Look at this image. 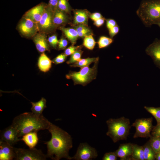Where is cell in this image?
Here are the masks:
<instances>
[{
    "instance_id": "cell-21",
    "label": "cell",
    "mask_w": 160,
    "mask_h": 160,
    "mask_svg": "<svg viewBox=\"0 0 160 160\" xmlns=\"http://www.w3.org/2000/svg\"><path fill=\"white\" fill-rule=\"evenodd\" d=\"M59 29L71 42L72 45H74L76 43L79 37L78 33L76 30L73 28H66L63 26L60 27Z\"/></svg>"
},
{
    "instance_id": "cell-23",
    "label": "cell",
    "mask_w": 160,
    "mask_h": 160,
    "mask_svg": "<svg viewBox=\"0 0 160 160\" xmlns=\"http://www.w3.org/2000/svg\"><path fill=\"white\" fill-rule=\"evenodd\" d=\"M131 159L134 160H145L143 146L133 144V150Z\"/></svg>"
},
{
    "instance_id": "cell-9",
    "label": "cell",
    "mask_w": 160,
    "mask_h": 160,
    "mask_svg": "<svg viewBox=\"0 0 160 160\" xmlns=\"http://www.w3.org/2000/svg\"><path fill=\"white\" fill-rule=\"evenodd\" d=\"M17 28L21 34L27 38L33 37L39 32L37 23L24 17L19 23Z\"/></svg>"
},
{
    "instance_id": "cell-37",
    "label": "cell",
    "mask_w": 160,
    "mask_h": 160,
    "mask_svg": "<svg viewBox=\"0 0 160 160\" xmlns=\"http://www.w3.org/2000/svg\"><path fill=\"white\" fill-rule=\"evenodd\" d=\"M151 133L152 136L160 137V123H157L156 126L153 127Z\"/></svg>"
},
{
    "instance_id": "cell-25",
    "label": "cell",
    "mask_w": 160,
    "mask_h": 160,
    "mask_svg": "<svg viewBox=\"0 0 160 160\" xmlns=\"http://www.w3.org/2000/svg\"><path fill=\"white\" fill-rule=\"evenodd\" d=\"M98 57L89 58L81 59L79 61L71 65L70 66L72 67H79L81 68L88 66L92 63H95L99 61Z\"/></svg>"
},
{
    "instance_id": "cell-33",
    "label": "cell",
    "mask_w": 160,
    "mask_h": 160,
    "mask_svg": "<svg viewBox=\"0 0 160 160\" xmlns=\"http://www.w3.org/2000/svg\"><path fill=\"white\" fill-rule=\"evenodd\" d=\"M47 40L49 44L52 47L54 48H56L59 40L56 35H53L49 36Z\"/></svg>"
},
{
    "instance_id": "cell-13",
    "label": "cell",
    "mask_w": 160,
    "mask_h": 160,
    "mask_svg": "<svg viewBox=\"0 0 160 160\" xmlns=\"http://www.w3.org/2000/svg\"><path fill=\"white\" fill-rule=\"evenodd\" d=\"M146 54L153 60L156 65L160 69V39H156L145 50Z\"/></svg>"
},
{
    "instance_id": "cell-40",
    "label": "cell",
    "mask_w": 160,
    "mask_h": 160,
    "mask_svg": "<svg viewBox=\"0 0 160 160\" xmlns=\"http://www.w3.org/2000/svg\"><path fill=\"white\" fill-rule=\"evenodd\" d=\"M105 20H106V27L108 30L117 25L116 22L113 19H108Z\"/></svg>"
},
{
    "instance_id": "cell-6",
    "label": "cell",
    "mask_w": 160,
    "mask_h": 160,
    "mask_svg": "<svg viewBox=\"0 0 160 160\" xmlns=\"http://www.w3.org/2000/svg\"><path fill=\"white\" fill-rule=\"evenodd\" d=\"M152 121V117L136 119L132 125L136 129L133 137H150L151 135V133L153 127Z\"/></svg>"
},
{
    "instance_id": "cell-32",
    "label": "cell",
    "mask_w": 160,
    "mask_h": 160,
    "mask_svg": "<svg viewBox=\"0 0 160 160\" xmlns=\"http://www.w3.org/2000/svg\"><path fill=\"white\" fill-rule=\"evenodd\" d=\"M73 28L77 32H86L92 34V31L88 26L82 24L78 25H75Z\"/></svg>"
},
{
    "instance_id": "cell-16",
    "label": "cell",
    "mask_w": 160,
    "mask_h": 160,
    "mask_svg": "<svg viewBox=\"0 0 160 160\" xmlns=\"http://www.w3.org/2000/svg\"><path fill=\"white\" fill-rule=\"evenodd\" d=\"M132 150L133 144L128 143L120 144L115 152L120 160H125L131 159Z\"/></svg>"
},
{
    "instance_id": "cell-26",
    "label": "cell",
    "mask_w": 160,
    "mask_h": 160,
    "mask_svg": "<svg viewBox=\"0 0 160 160\" xmlns=\"http://www.w3.org/2000/svg\"><path fill=\"white\" fill-rule=\"evenodd\" d=\"M96 43L92 34L89 35L84 37L83 45L88 49L92 50L94 48Z\"/></svg>"
},
{
    "instance_id": "cell-14",
    "label": "cell",
    "mask_w": 160,
    "mask_h": 160,
    "mask_svg": "<svg viewBox=\"0 0 160 160\" xmlns=\"http://www.w3.org/2000/svg\"><path fill=\"white\" fill-rule=\"evenodd\" d=\"M15 154L14 147L7 143L0 140V160L14 159Z\"/></svg>"
},
{
    "instance_id": "cell-39",
    "label": "cell",
    "mask_w": 160,
    "mask_h": 160,
    "mask_svg": "<svg viewBox=\"0 0 160 160\" xmlns=\"http://www.w3.org/2000/svg\"><path fill=\"white\" fill-rule=\"evenodd\" d=\"M108 30L109 35L111 38H112L118 33L119 28L118 25H117Z\"/></svg>"
},
{
    "instance_id": "cell-41",
    "label": "cell",
    "mask_w": 160,
    "mask_h": 160,
    "mask_svg": "<svg viewBox=\"0 0 160 160\" xmlns=\"http://www.w3.org/2000/svg\"><path fill=\"white\" fill-rule=\"evenodd\" d=\"M89 17L92 20L95 21L103 17L100 13L96 12L90 14Z\"/></svg>"
},
{
    "instance_id": "cell-19",
    "label": "cell",
    "mask_w": 160,
    "mask_h": 160,
    "mask_svg": "<svg viewBox=\"0 0 160 160\" xmlns=\"http://www.w3.org/2000/svg\"><path fill=\"white\" fill-rule=\"evenodd\" d=\"M37 132L33 131L27 133L22 136L20 140L24 142L29 148H34L39 140Z\"/></svg>"
},
{
    "instance_id": "cell-28",
    "label": "cell",
    "mask_w": 160,
    "mask_h": 160,
    "mask_svg": "<svg viewBox=\"0 0 160 160\" xmlns=\"http://www.w3.org/2000/svg\"><path fill=\"white\" fill-rule=\"evenodd\" d=\"M57 8L67 14L70 13L71 10L68 0H59Z\"/></svg>"
},
{
    "instance_id": "cell-36",
    "label": "cell",
    "mask_w": 160,
    "mask_h": 160,
    "mask_svg": "<svg viewBox=\"0 0 160 160\" xmlns=\"http://www.w3.org/2000/svg\"><path fill=\"white\" fill-rule=\"evenodd\" d=\"M117 156L115 152H110L105 153L103 158V160H116Z\"/></svg>"
},
{
    "instance_id": "cell-2",
    "label": "cell",
    "mask_w": 160,
    "mask_h": 160,
    "mask_svg": "<svg viewBox=\"0 0 160 160\" xmlns=\"http://www.w3.org/2000/svg\"><path fill=\"white\" fill-rule=\"evenodd\" d=\"M50 122L42 114L39 116L26 112L15 117L11 125L17 130L19 137L31 132L47 129Z\"/></svg>"
},
{
    "instance_id": "cell-11",
    "label": "cell",
    "mask_w": 160,
    "mask_h": 160,
    "mask_svg": "<svg viewBox=\"0 0 160 160\" xmlns=\"http://www.w3.org/2000/svg\"><path fill=\"white\" fill-rule=\"evenodd\" d=\"M18 137L17 130L12 125L1 132L0 140L12 146L20 140Z\"/></svg>"
},
{
    "instance_id": "cell-4",
    "label": "cell",
    "mask_w": 160,
    "mask_h": 160,
    "mask_svg": "<svg viewBox=\"0 0 160 160\" xmlns=\"http://www.w3.org/2000/svg\"><path fill=\"white\" fill-rule=\"evenodd\" d=\"M106 123L108 127L106 134L114 143L126 139L131 128L129 119L124 116L118 119L110 118L106 121Z\"/></svg>"
},
{
    "instance_id": "cell-20",
    "label": "cell",
    "mask_w": 160,
    "mask_h": 160,
    "mask_svg": "<svg viewBox=\"0 0 160 160\" xmlns=\"http://www.w3.org/2000/svg\"><path fill=\"white\" fill-rule=\"evenodd\" d=\"M52 61L44 52L40 55L38 62V65L40 70L46 72L49 70L52 67Z\"/></svg>"
},
{
    "instance_id": "cell-12",
    "label": "cell",
    "mask_w": 160,
    "mask_h": 160,
    "mask_svg": "<svg viewBox=\"0 0 160 160\" xmlns=\"http://www.w3.org/2000/svg\"><path fill=\"white\" fill-rule=\"evenodd\" d=\"M47 4L41 3L27 11L23 17L38 23L40 20Z\"/></svg>"
},
{
    "instance_id": "cell-44",
    "label": "cell",
    "mask_w": 160,
    "mask_h": 160,
    "mask_svg": "<svg viewBox=\"0 0 160 160\" xmlns=\"http://www.w3.org/2000/svg\"><path fill=\"white\" fill-rule=\"evenodd\" d=\"M155 159L160 160V151L156 153Z\"/></svg>"
},
{
    "instance_id": "cell-17",
    "label": "cell",
    "mask_w": 160,
    "mask_h": 160,
    "mask_svg": "<svg viewBox=\"0 0 160 160\" xmlns=\"http://www.w3.org/2000/svg\"><path fill=\"white\" fill-rule=\"evenodd\" d=\"M73 12V23L75 25L82 24L88 26V18L90 14L88 11L85 9H75Z\"/></svg>"
},
{
    "instance_id": "cell-15",
    "label": "cell",
    "mask_w": 160,
    "mask_h": 160,
    "mask_svg": "<svg viewBox=\"0 0 160 160\" xmlns=\"http://www.w3.org/2000/svg\"><path fill=\"white\" fill-rule=\"evenodd\" d=\"M46 34L39 32L33 37V41L37 50L44 53L49 50V44Z\"/></svg>"
},
{
    "instance_id": "cell-10",
    "label": "cell",
    "mask_w": 160,
    "mask_h": 160,
    "mask_svg": "<svg viewBox=\"0 0 160 160\" xmlns=\"http://www.w3.org/2000/svg\"><path fill=\"white\" fill-rule=\"evenodd\" d=\"M98 154L96 149L87 143H81L79 145L75 155L72 159L90 160L95 159Z\"/></svg>"
},
{
    "instance_id": "cell-3",
    "label": "cell",
    "mask_w": 160,
    "mask_h": 160,
    "mask_svg": "<svg viewBox=\"0 0 160 160\" xmlns=\"http://www.w3.org/2000/svg\"><path fill=\"white\" fill-rule=\"evenodd\" d=\"M136 14L146 27L160 22V0H143Z\"/></svg>"
},
{
    "instance_id": "cell-1",
    "label": "cell",
    "mask_w": 160,
    "mask_h": 160,
    "mask_svg": "<svg viewBox=\"0 0 160 160\" xmlns=\"http://www.w3.org/2000/svg\"><path fill=\"white\" fill-rule=\"evenodd\" d=\"M51 135L49 141L45 142L47 145V158L53 160H59L63 158L71 160L69 155V150L73 147L71 136L66 132L50 122L47 129Z\"/></svg>"
},
{
    "instance_id": "cell-30",
    "label": "cell",
    "mask_w": 160,
    "mask_h": 160,
    "mask_svg": "<svg viewBox=\"0 0 160 160\" xmlns=\"http://www.w3.org/2000/svg\"><path fill=\"white\" fill-rule=\"evenodd\" d=\"M83 51L79 48L71 55L70 59L66 63L68 64H73L79 61L81 59Z\"/></svg>"
},
{
    "instance_id": "cell-8",
    "label": "cell",
    "mask_w": 160,
    "mask_h": 160,
    "mask_svg": "<svg viewBox=\"0 0 160 160\" xmlns=\"http://www.w3.org/2000/svg\"><path fill=\"white\" fill-rule=\"evenodd\" d=\"M16 160H45L46 155L40 149L33 148L26 149L14 147Z\"/></svg>"
},
{
    "instance_id": "cell-5",
    "label": "cell",
    "mask_w": 160,
    "mask_h": 160,
    "mask_svg": "<svg viewBox=\"0 0 160 160\" xmlns=\"http://www.w3.org/2000/svg\"><path fill=\"white\" fill-rule=\"evenodd\" d=\"M98 61L94 63V65L92 68H90L88 66L81 68L78 72H70L66 75V78L72 79L74 85H86L96 79Z\"/></svg>"
},
{
    "instance_id": "cell-27",
    "label": "cell",
    "mask_w": 160,
    "mask_h": 160,
    "mask_svg": "<svg viewBox=\"0 0 160 160\" xmlns=\"http://www.w3.org/2000/svg\"><path fill=\"white\" fill-rule=\"evenodd\" d=\"M144 108L155 117L157 123H160V107L145 106Z\"/></svg>"
},
{
    "instance_id": "cell-31",
    "label": "cell",
    "mask_w": 160,
    "mask_h": 160,
    "mask_svg": "<svg viewBox=\"0 0 160 160\" xmlns=\"http://www.w3.org/2000/svg\"><path fill=\"white\" fill-rule=\"evenodd\" d=\"M113 40L111 38H109L105 36L100 37L97 42L99 48H102L107 47L113 42Z\"/></svg>"
},
{
    "instance_id": "cell-38",
    "label": "cell",
    "mask_w": 160,
    "mask_h": 160,
    "mask_svg": "<svg viewBox=\"0 0 160 160\" xmlns=\"http://www.w3.org/2000/svg\"><path fill=\"white\" fill-rule=\"evenodd\" d=\"M68 42L65 38L62 37L59 40L58 45V49L62 50L65 49L67 46Z\"/></svg>"
},
{
    "instance_id": "cell-35",
    "label": "cell",
    "mask_w": 160,
    "mask_h": 160,
    "mask_svg": "<svg viewBox=\"0 0 160 160\" xmlns=\"http://www.w3.org/2000/svg\"><path fill=\"white\" fill-rule=\"evenodd\" d=\"M66 57L64 53L60 54L53 59L52 62L56 64L62 63L66 60Z\"/></svg>"
},
{
    "instance_id": "cell-18",
    "label": "cell",
    "mask_w": 160,
    "mask_h": 160,
    "mask_svg": "<svg viewBox=\"0 0 160 160\" xmlns=\"http://www.w3.org/2000/svg\"><path fill=\"white\" fill-rule=\"evenodd\" d=\"M67 13L57 8L54 11L53 21L57 28L63 27L69 21Z\"/></svg>"
},
{
    "instance_id": "cell-43",
    "label": "cell",
    "mask_w": 160,
    "mask_h": 160,
    "mask_svg": "<svg viewBox=\"0 0 160 160\" xmlns=\"http://www.w3.org/2000/svg\"><path fill=\"white\" fill-rule=\"evenodd\" d=\"M105 19L102 17L96 21H94V24L97 27L102 26L104 23Z\"/></svg>"
},
{
    "instance_id": "cell-24",
    "label": "cell",
    "mask_w": 160,
    "mask_h": 160,
    "mask_svg": "<svg viewBox=\"0 0 160 160\" xmlns=\"http://www.w3.org/2000/svg\"><path fill=\"white\" fill-rule=\"evenodd\" d=\"M145 160L155 159L156 153L152 147L149 141L143 146Z\"/></svg>"
},
{
    "instance_id": "cell-7",
    "label": "cell",
    "mask_w": 160,
    "mask_h": 160,
    "mask_svg": "<svg viewBox=\"0 0 160 160\" xmlns=\"http://www.w3.org/2000/svg\"><path fill=\"white\" fill-rule=\"evenodd\" d=\"M54 11L47 4L44 13L37 23L39 32L45 34L54 31L57 28L53 21Z\"/></svg>"
},
{
    "instance_id": "cell-34",
    "label": "cell",
    "mask_w": 160,
    "mask_h": 160,
    "mask_svg": "<svg viewBox=\"0 0 160 160\" xmlns=\"http://www.w3.org/2000/svg\"><path fill=\"white\" fill-rule=\"evenodd\" d=\"M81 46H75L72 45L66 49L64 51V54L66 56L71 55L76 50L79 48H81Z\"/></svg>"
},
{
    "instance_id": "cell-45",
    "label": "cell",
    "mask_w": 160,
    "mask_h": 160,
    "mask_svg": "<svg viewBox=\"0 0 160 160\" xmlns=\"http://www.w3.org/2000/svg\"><path fill=\"white\" fill-rule=\"evenodd\" d=\"M156 25H157L160 27V22L157 23Z\"/></svg>"
},
{
    "instance_id": "cell-29",
    "label": "cell",
    "mask_w": 160,
    "mask_h": 160,
    "mask_svg": "<svg viewBox=\"0 0 160 160\" xmlns=\"http://www.w3.org/2000/svg\"><path fill=\"white\" fill-rule=\"evenodd\" d=\"M149 141L152 147L156 153L160 151V137L151 135Z\"/></svg>"
},
{
    "instance_id": "cell-42",
    "label": "cell",
    "mask_w": 160,
    "mask_h": 160,
    "mask_svg": "<svg viewBox=\"0 0 160 160\" xmlns=\"http://www.w3.org/2000/svg\"><path fill=\"white\" fill-rule=\"evenodd\" d=\"M58 1L59 0H49L48 4L53 11L57 8Z\"/></svg>"
},
{
    "instance_id": "cell-22",
    "label": "cell",
    "mask_w": 160,
    "mask_h": 160,
    "mask_svg": "<svg viewBox=\"0 0 160 160\" xmlns=\"http://www.w3.org/2000/svg\"><path fill=\"white\" fill-rule=\"evenodd\" d=\"M46 102V99L44 97H42L40 100L36 102H31L32 112L39 116L42 114L43 111L47 107Z\"/></svg>"
}]
</instances>
